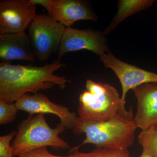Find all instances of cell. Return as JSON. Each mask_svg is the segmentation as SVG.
I'll return each instance as SVG.
<instances>
[{"instance_id": "obj_12", "label": "cell", "mask_w": 157, "mask_h": 157, "mask_svg": "<svg viewBox=\"0 0 157 157\" xmlns=\"http://www.w3.org/2000/svg\"><path fill=\"white\" fill-rule=\"evenodd\" d=\"M0 59L3 61H34L30 39L25 32L0 35Z\"/></svg>"}, {"instance_id": "obj_13", "label": "cell", "mask_w": 157, "mask_h": 157, "mask_svg": "<svg viewBox=\"0 0 157 157\" xmlns=\"http://www.w3.org/2000/svg\"><path fill=\"white\" fill-rule=\"evenodd\" d=\"M153 0H120L118 2V11L112 22L104 32L107 36L119 24L131 15L149 8L153 4Z\"/></svg>"}, {"instance_id": "obj_10", "label": "cell", "mask_w": 157, "mask_h": 157, "mask_svg": "<svg viewBox=\"0 0 157 157\" xmlns=\"http://www.w3.org/2000/svg\"><path fill=\"white\" fill-rule=\"evenodd\" d=\"M137 100L134 121L143 130L157 128V82L145 83L132 90Z\"/></svg>"}, {"instance_id": "obj_19", "label": "cell", "mask_w": 157, "mask_h": 157, "mask_svg": "<svg viewBox=\"0 0 157 157\" xmlns=\"http://www.w3.org/2000/svg\"><path fill=\"white\" fill-rule=\"evenodd\" d=\"M32 3L36 5H40L44 7L48 11V15H50L51 11L52 0H31Z\"/></svg>"}, {"instance_id": "obj_20", "label": "cell", "mask_w": 157, "mask_h": 157, "mask_svg": "<svg viewBox=\"0 0 157 157\" xmlns=\"http://www.w3.org/2000/svg\"><path fill=\"white\" fill-rule=\"evenodd\" d=\"M139 157H153L147 151H146L143 150L142 154L140 155V156Z\"/></svg>"}, {"instance_id": "obj_14", "label": "cell", "mask_w": 157, "mask_h": 157, "mask_svg": "<svg viewBox=\"0 0 157 157\" xmlns=\"http://www.w3.org/2000/svg\"><path fill=\"white\" fill-rule=\"evenodd\" d=\"M73 157H130L128 150H117L97 148L89 152L83 153L78 150L69 151Z\"/></svg>"}, {"instance_id": "obj_8", "label": "cell", "mask_w": 157, "mask_h": 157, "mask_svg": "<svg viewBox=\"0 0 157 157\" xmlns=\"http://www.w3.org/2000/svg\"><path fill=\"white\" fill-rule=\"evenodd\" d=\"M86 49L99 56L109 51L105 36L100 31L66 28L57 51L60 60L66 53Z\"/></svg>"}, {"instance_id": "obj_5", "label": "cell", "mask_w": 157, "mask_h": 157, "mask_svg": "<svg viewBox=\"0 0 157 157\" xmlns=\"http://www.w3.org/2000/svg\"><path fill=\"white\" fill-rule=\"evenodd\" d=\"M65 29V26L48 14H37L29 28L36 57L40 61H45L57 51Z\"/></svg>"}, {"instance_id": "obj_15", "label": "cell", "mask_w": 157, "mask_h": 157, "mask_svg": "<svg viewBox=\"0 0 157 157\" xmlns=\"http://www.w3.org/2000/svg\"><path fill=\"white\" fill-rule=\"evenodd\" d=\"M138 141L143 150L153 157H157V128L143 130L138 136Z\"/></svg>"}, {"instance_id": "obj_3", "label": "cell", "mask_w": 157, "mask_h": 157, "mask_svg": "<svg viewBox=\"0 0 157 157\" xmlns=\"http://www.w3.org/2000/svg\"><path fill=\"white\" fill-rule=\"evenodd\" d=\"M78 114L79 119L86 122L104 121L118 115L134 119L132 109L127 111L115 88L90 79L79 96Z\"/></svg>"}, {"instance_id": "obj_9", "label": "cell", "mask_w": 157, "mask_h": 157, "mask_svg": "<svg viewBox=\"0 0 157 157\" xmlns=\"http://www.w3.org/2000/svg\"><path fill=\"white\" fill-rule=\"evenodd\" d=\"M15 104L18 110L25 111L29 115L41 113L56 115L67 129L73 130L78 118L76 113L71 112L65 106L52 102L41 93L25 94L15 102Z\"/></svg>"}, {"instance_id": "obj_16", "label": "cell", "mask_w": 157, "mask_h": 157, "mask_svg": "<svg viewBox=\"0 0 157 157\" xmlns=\"http://www.w3.org/2000/svg\"><path fill=\"white\" fill-rule=\"evenodd\" d=\"M15 103H9L0 99V124H6L14 121L17 111Z\"/></svg>"}, {"instance_id": "obj_1", "label": "cell", "mask_w": 157, "mask_h": 157, "mask_svg": "<svg viewBox=\"0 0 157 157\" xmlns=\"http://www.w3.org/2000/svg\"><path fill=\"white\" fill-rule=\"evenodd\" d=\"M65 66L58 59L39 67L2 62L0 64V99L9 103H15L28 93L38 94L55 86L62 89L65 88L67 78L54 73Z\"/></svg>"}, {"instance_id": "obj_2", "label": "cell", "mask_w": 157, "mask_h": 157, "mask_svg": "<svg viewBox=\"0 0 157 157\" xmlns=\"http://www.w3.org/2000/svg\"><path fill=\"white\" fill-rule=\"evenodd\" d=\"M138 128L134 120L117 116L109 120L86 122L78 117L73 129L76 135L85 134L82 143L69 151L78 150L84 144H91L97 148L128 149L135 143V134Z\"/></svg>"}, {"instance_id": "obj_11", "label": "cell", "mask_w": 157, "mask_h": 157, "mask_svg": "<svg viewBox=\"0 0 157 157\" xmlns=\"http://www.w3.org/2000/svg\"><path fill=\"white\" fill-rule=\"evenodd\" d=\"M50 17L66 28L72 27L76 21H95L98 17L85 1L80 0H52Z\"/></svg>"}, {"instance_id": "obj_17", "label": "cell", "mask_w": 157, "mask_h": 157, "mask_svg": "<svg viewBox=\"0 0 157 157\" xmlns=\"http://www.w3.org/2000/svg\"><path fill=\"white\" fill-rule=\"evenodd\" d=\"M15 135L16 132L13 131L8 135L0 137V157H14L11 142Z\"/></svg>"}, {"instance_id": "obj_6", "label": "cell", "mask_w": 157, "mask_h": 157, "mask_svg": "<svg viewBox=\"0 0 157 157\" xmlns=\"http://www.w3.org/2000/svg\"><path fill=\"white\" fill-rule=\"evenodd\" d=\"M36 14L31 0H1L0 35L25 32Z\"/></svg>"}, {"instance_id": "obj_18", "label": "cell", "mask_w": 157, "mask_h": 157, "mask_svg": "<svg viewBox=\"0 0 157 157\" xmlns=\"http://www.w3.org/2000/svg\"><path fill=\"white\" fill-rule=\"evenodd\" d=\"M18 157H73L72 155H69L58 156L50 153L47 147H42L33 150L19 155Z\"/></svg>"}, {"instance_id": "obj_7", "label": "cell", "mask_w": 157, "mask_h": 157, "mask_svg": "<svg viewBox=\"0 0 157 157\" xmlns=\"http://www.w3.org/2000/svg\"><path fill=\"white\" fill-rule=\"evenodd\" d=\"M100 59L106 68L113 70L119 79L122 89L121 99L124 107H126V96L130 90L145 83L157 82V73L122 61L110 52L100 56Z\"/></svg>"}, {"instance_id": "obj_4", "label": "cell", "mask_w": 157, "mask_h": 157, "mask_svg": "<svg viewBox=\"0 0 157 157\" xmlns=\"http://www.w3.org/2000/svg\"><path fill=\"white\" fill-rule=\"evenodd\" d=\"M66 128L62 123L56 128H51L44 114L29 115L17 126L11 144L13 155L18 157L26 152L47 147L54 149L70 150L68 143L59 136Z\"/></svg>"}]
</instances>
